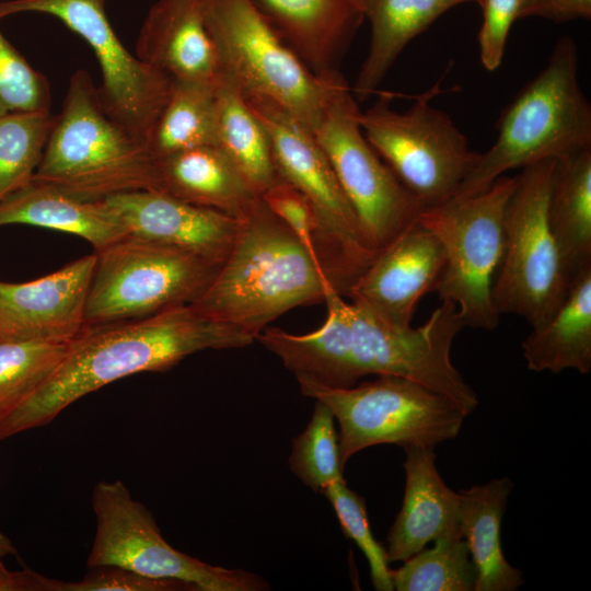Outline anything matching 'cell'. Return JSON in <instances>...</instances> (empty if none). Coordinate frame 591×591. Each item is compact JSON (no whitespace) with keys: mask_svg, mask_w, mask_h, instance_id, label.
<instances>
[{"mask_svg":"<svg viewBox=\"0 0 591 591\" xmlns=\"http://www.w3.org/2000/svg\"><path fill=\"white\" fill-rule=\"evenodd\" d=\"M483 13L478 33L479 58L483 67L494 71L500 67L509 33L519 20L521 0H477Z\"/></svg>","mask_w":591,"mask_h":591,"instance_id":"38","label":"cell"},{"mask_svg":"<svg viewBox=\"0 0 591 591\" xmlns=\"http://www.w3.org/2000/svg\"><path fill=\"white\" fill-rule=\"evenodd\" d=\"M216 146L257 196L280 178L264 124L223 74L216 85Z\"/></svg>","mask_w":591,"mask_h":591,"instance_id":"28","label":"cell"},{"mask_svg":"<svg viewBox=\"0 0 591 591\" xmlns=\"http://www.w3.org/2000/svg\"><path fill=\"white\" fill-rule=\"evenodd\" d=\"M538 16L556 23L590 19L591 0H521L519 19Z\"/></svg>","mask_w":591,"mask_h":591,"instance_id":"39","label":"cell"},{"mask_svg":"<svg viewBox=\"0 0 591 591\" xmlns=\"http://www.w3.org/2000/svg\"><path fill=\"white\" fill-rule=\"evenodd\" d=\"M260 199L320 260L316 250L318 220L312 204L303 193L280 177L260 195Z\"/></svg>","mask_w":591,"mask_h":591,"instance_id":"37","label":"cell"},{"mask_svg":"<svg viewBox=\"0 0 591 591\" xmlns=\"http://www.w3.org/2000/svg\"><path fill=\"white\" fill-rule=\"evenodd\" d=\"M128 234L195 254L221 266L237 229V219L193 205L160 190L140 189L103 199Z\"/></svg>","mask_w":591,"mask_h":591,"instance_id":"18","label":"cell"},{"mask_svg":"<svg viewBox=\"0 0 591 591\" xmlns=\"http://www.w3.org/2000/svg\"><path fill=\"white\" fill-rule=\"evenodd\" d=\"M406 482L399 512L387 534L389 563L405 561L430 542L462 535L459 496L436 467L433 447L404 448Z\"/></svg>","mask_w":591,"mask_h":591,"instance_id":"21","label":"cell"},{"mask_svg":"<svg viewBox=\"0 0 591 591\" xmlns=\"http://www.w3.org/2000/svg\"><path fill=\"white\" fill-rule=\"evenodd\" d=\"M71 341H0V418L54 373L67 356Z\"/></svg>","mask_w":591,"mask_h":591,"instance_id":"32","label":"cell"},{"mask_svg":"<svg viewBox=\"0 0 591 591\" xmlns=\"http://www.w3.org/2000/svg\"><path fill=\"white\" fill-rule=\"evenodd\" d=\"M255 340L192 303L84 328L54 373L0 418V440L49 424L82 396L119 379L165 371L195 352L243 348Z\"/></svg>","mask_w":591,"mask_h":591,"instance_id":"2","label":"cell"},{"mask_svg":"<svg viewBox=\"0 0 591 591\" xmlns=\"http://www.w3.org/2000/svg\"><path fill=\"white\" fill-rule=\"evenodd\" d=\"M316 76L339 72L340 59L364 20L363 0H251Z\"/></svg>","mask_w":591,"mask_h":591,"instance_id":"20","label":"cell"},{"mask_svg":"<svg viewBox=\"0 0 591 591\" xmlns=\"http://www.w3.org/2000/svg\"><path fill=\"white\" fill-rule=\"evenodd\" d=\"M246 102L268 132L280 177L312 204L318 220V258L334 287L347 294L379 251L366 236L314 134L273 101Z\"/></svg>","mask_w":591,"mask_h":591,"instance_id":"8","label":"cell"},{"mask_svg":"<svg viewBox=\"0 0 591 591\" xmlns=\"http://www.w3.org/2000/svg\"><path fill=\"white\" fill-rule=\"evenodd\" d=\"M555 159L522 169L507 202L503 250L493 287L499 314H515L532 327L544 323L563 301L569 278L547 216Z\"/></svg>","mask_w":591,"mask_h":591,"instance_id":"12","label":"cell"},{"mask_svg":"<svg viewBox=\"0 0 591 591\" xmlns=\"http://www.w3.org/2000/svg\"><path fill=\"white\" fill-rule=\"evenodd\" d=\"M334 421L329 407L315 399L309 424L292 441L289 467L314 491H322L329 484L344 479Z\"/></svg>","mask_w":591,"mask_h":591,"instance_id":"33","label":"cell"},{"mask_svg":"<svg viewBox=\"0 0 591 591\" xmlns=\"http://www.w3.org/2000/svg\"><path fill=\"white\" fill-rule=\"evenodd\" d=\"M95 253L32 281H0V341H71L84 329Z\"/></svg>","mask_w":591,"mask_h":591,"instance_id":"17","label":"cell"},{"mask_svg":"<svg viewBox=\"0 0 591 591\" xmlns=\"http://www.w3.org/2000/svg\"><path fill=\"white\" fill-rule=\"evenodd\" d=\"M16 551L12 544V542L5 537L2 533H0V559H2L5 556L15 555Z\"/></svg>","mask_w":591,"mask_h":591,"instance_id":"41","label":"cell"},{"mask_svg":"<svg viewBox=\"0 0 591 591\" xmlns=\"http://www.w3.org/2000/svg\"><path fill=\"white\" fill-rule=\"evenodd\" d=\"M444 260L438 237L416 220L376 253L346 296L391 324L410 325L418 301L434 291Z\"/></svg>","mask_w":591,"mask_h":591,"instance_id":"16","label":"cell"},{"mask_svg":"<svg viewBox=\"0 0 591 591\" xmlns=\"http://www.w3.org/2000/svg\"><path fill=\"white\" fill-rule=\"evenodd\" d=\"M517 176L502 175L473 196L425 208L417 221L444 251V266L434 291L457 308L464 326L495 329L500 314L493 287L503 250V218Z\"/></svg>","mask_w":591,"mask_h":591,"instance_id":"9","label":"cell"},{"mask_svg":"<svg viewBox=\"0 0 591 591\" xmlns=\"http://www.w3.org/2000/svg\"><path fill=\"white\" fill-rule=\"evenodd\" d=\"M154 160V190L183 201L239 218L259 198L217 146L186 149Z\"/></svg>","mask_w":591,"mask_h":591,"instance_id":"23","label":"cell"},{"mask_svg":"<svg viewBox=\"0 0 591 591\" xmlns=\"http://www.w3.org/2000/svg\"><path fill=\"white\" fill-rule=\"evenodd\" d=\"M497 131L453 198L484 192L507 171L591 149V105L571 37L557 40L545 67L503 109Z\"/></svg>","mask_w":591,"mask_h":591,"instance_id":"4","label":"cell"},{"mask_svg":"<svg viewBox=\"0 0 591 591\" xmlns=\"http://www.w3.org/2000/svg\"><path fill=\"white\" fill-rule=\"evenodd\" d=\"M201 2L222 74L245 99L277 103L314 134L343 76L314 74L251 0Z\"/></svg>","mask_w":591,"mask_h":591,"instance_id":"6","label":"cell"},{"mask_svg":"<svg viewBox=\"0 0 591 591\" xmlns=\"http://www.w3.org/2000/svg\"><path fill=\"white\" fill-rule=\"evenodd\" d=\"M297 380L303 395L326 404L337 420L343 466L372 445L434 447L454 439L467 416L449 397L402 376L379 375L349 387Z\"/></svg>","mask_w":591,"mask_h":591,"instance_id":"7","label":"cell"},{"mask_svg":"<svg viewBox=\"0 0 591 591\" xmlns=\"http://www.w3.org/2000/svg\"><path fill=\"white\" fill-rule=\"evenodd\" d=\"M512 488V482L502 477L457 493L460 530L476 570L474 591H514L524 582L503 556L500 541Z\"/></svg>","mask_w":591,"mask_h":591,"instance_id":"25","label":"cell"},{"mask_svg":"<svg viewBox=\"0 0 591 591\" xmlns=\"http://www.w3.org/2000/svg\"><path fill=\"white\" fill-rule=\"evenodd\" d=\"M94 253L84 328L190 304L220 268L195 254L130 234Z\"/></svg>","mask_w":591,"mask_h":591,"instance_id":"10","label":"cell"},{"mask_svg":"<svg viewBox=\"0 0 591 591\" xmlns=\"http://www.w3.org/2000/svg\"><path fill=\"white\" fill-rule=\"evenodd\" d=\"M324 301V324L304 335L280 332L274 351L294 373L327 386L349 387L368 374L396 375L416 381L457 404L466 415L478 401L452 364L450 350L465 327L457 308L442 301L418 327L399 326L364 305L347 302L331 287Z\"/></svg>","mask_w":591,"mask_h":591,"instance_id":"1","label":"cell"},{"mask_svg":"<svg viewBox=\"0 0 591 591\" xmlns=\"http://www.w3.org/2000/svg\"><path fill=\"white\" fill-rule=\"evenodd\" d=\"M237 219L232 247L204 293L192 304L255 339L289 310L324 300L322 263L260 197Z\"/></svg>","mask_w":591,"mask_h":591,"instance_id":"3","label":"cell"},{"mask_svg":"<svg viewBox=\"0 0 591 591\" xmlns=\"http://www.w3.org/2000/svg\"><path fill=\"white\" fill-rule=\"evenodd\" d=\"M360 109L344 77L336 83L314 132L360 225L380 251L424 210L366 139Z\"/></svg>","mask_w":591,"mask_h":591,"instance_id":"14","label":"cell"},{"mask_svg":"<svg viewBox=\"0 0 591 591\" xmlns=\"http://www.w3.org/2000/svg\"><path fill=\"white\" fill-rule=\"evenodd\" d=\"M47 78L35 70L0 31V116L49 111Z\"/></svg>","mask_w":591,"mask_h":591,"instance_id":"35","label":"cell"},{"mask_svg":"<svg viewBox=\"0 0 591 591\" xmlns=\"http://www.w3.org/2000/svg\"><path fill=\"white\" fill-rule=\"evenodd\" d=\"M391 570L397 591H474L476 570L462 535L442 537Z\"/></svg>","mask_w":591,"mask_h":591,"instance_id":"30","label":"cell"},{"mask_svg":"<svg viewBox=\"0 0 591 591\" xmlns=\"http://www.w3.org/2000/svg\"><path fill=\"white\" fill-rule=\"evenodd\" d=\"M216 85L172 80L166 102L146 141L153 159L216 146Z\"/></svg>","mask_w":591,"mask_h":591,"instance_id":"29","label":"cell"},{"mask_svg":"<svg viewBox=\"0 0 591 591\" xmlns=\"http://www.w3.org/2000/svg\"><path fill=\"white\" fill-rule=\"evenodd\" d=\"M43 577L30 569L10 571L0 559V591H42Z\"/></svg>","mask_w":591,"mask_h":591,"instance_id":"40","label":"cell"},{"mask_svg":"<svg viewBox=\"0 0 591 591\" xmlns=\"http://www.w3.org/2000/svg\"><path fill=\"white\" fill-rule=\"evenodd\" d=\"M23 12L53 15L90 45L102 74V83L96 86L102 106L146 146L169 96L172 79L127 50L107 19L105 0L0 2V20Z\"/></svg>","mask_w":591,"mask_h":591,"instance_id":"15","label":"cell"},{"mask_svg":"<svg viewBox=\"0 0 591 591\" xmlns=\"http://www.w3.org/2000/svg\"><path fill=\"white\" fill-rule=\"evenodd\" d=\"M547 216L570 281L591 265V149L555 159Z\"/></svg>","mask_w":591,"mask_h":591,"instance_id":"27","label":"cell"},{"mask_svg":"<svg viewBox=\"0 0 591 591\" xmlns=\"http://www.w3.org/2000/svg\"><path fill=\"white\" fill-rule=\"evenodd\" d=\"M322 493L328 499L345 535L352 540L366 556L375 590H394L386 549L373 536L364 498L348 488L345 479L334 482Z\"/></svg>","mask_w":591,"mask_h":591,"instance_id":"34","label":"cell"},{"mask_svg":"<svg viewBox=\"0 0 591 591\" xmlns=\"http://www.w3.org/2000/svg\"><path fill=\"white\" fill-rule=\"evenodd\" d=\"M15 223L78 235L95 251L128 235L104 200H84L33 178L0 200V227Z\"/></svg>","mask_w":591,"mask_h":591,"instance_id":"22","label":"cell"},{"mask_svg":"<svg viewBox=\"0 0 591 591\" xmlns=\"http://www.w3.org/2000/svg\"><path fill=\"white\" fill-rule=\"evenodd\" d=\"M136 56L172 80L217 84L222 77L201 0H157L140 27Z\"/></svg>","mask_w":591,"mask_h":591,"instance_id":"19","label":"cell"},{"mask_svg":"<svg viewBox=\"0 0 591 591\" xmlns=\"http://www.w3.org/2000/svg\"><path fill=\"white\" fill-rule=\"evenodd\" d=\"M477 0H363L371 25L369 50L358 72L352 95L363 102L378 86L406 45L453 7Z\"/></svg>","mask_w":591,"mask_h":591,"instance_id":"26","label":"cell"},{"mask_svg":"<svg viewBox=\"0 0 591 591\" xmlns=\"http://www.w3.org/2000/svg\"><path fill=\"white\" fill-rule=\"evenodd\" d=\"M95 537L89 568L120 567L159 580H176L194 591H263L269 584L243 569H229L194 558L171 546L150 511L120 480L100 482L92 493Z\"/></svg>","mask_w":591,"mask_h":591,"instance_id":"13","label":"cell"},{"mask_svg":"<svg viewBox=\"0 0 591 591\" xmlns=\"http://www.w3.org/2000/svg\"><path fill=\"white\" fill-rule=\"evenodd\" d=\"M181 591L194 589L176 580L151 579L134 571L115 567L90 568L79 581H60L44 578L43 591Z\"/></svg>","mask_w":591,"mask_h":591,"instance_id":"36","label":"cell"},{"mask_svg":"<svg viewBox=\"0 0 591 591\" xmlns=\"http://www.w3.org/2000/svg\"><path fill=\"white\" fill-rule=\"evenodd\" d=\"M33 179L84 199L155 189V160L102 106L85 70L70 78Z\"/></svg>","mask_w":591,"mask_h":591,"instance_id":"5","label":"cell"},{"mask_svg":"<svg viewBox=\"0 0 591 591\" xmlns=\"http://www.w3.org/2000/svg\"><path fill=\"white\" fill-rule=\"evenodd\" d=\"M439 92L436 85L405 112L393 109L391 95L380 93L359 115L368 142L424 209L452 199L479 154L451 117L430 103Z\"/></svg>","mask_w":591,"mask_h":591,"instance_id":"11","label":"cell"},{"mask_svg":"<svg viewBox=\"0 0 591 591\" xmlns=\"http://www.w3.org/2000/svg\"><path fill=\"white\" fill-rule=\"evenodd\" d=\"M532 328L522 341L528 369L554 373L575 369L581 374L591 371V265L570 279L555 312Z\"/></svg>","mask_w":591,"mask_h":591,"instance_id":"24","label":"cell"},{"mask_svg":"<svg viewBox=\"0 0 591 591\" xmlns=\"http://www.w3.org/2000/svg\"><path fill=\"white\" fill-rule=\"evenodd\" d=\"M54 121L50 111L0 116V200L32 181Z\"/></svg>","mask_w":591,"mask_h":591,"instance_id":"31","label":"cell"}]
</instances>
